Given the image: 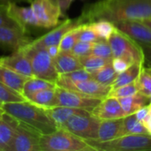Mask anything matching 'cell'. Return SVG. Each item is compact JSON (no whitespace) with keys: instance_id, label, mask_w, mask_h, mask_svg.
Here are the masks:
<instances>
[{"instance_id":"6da1fadb","label":"cell","mask_w":151,"mask_h":151,"mask_svg":"<svg viewBox=\"0 0 151 151\" xmlns=\"http://www.w3.org/2000/svg\"><path fill=\"white\" fill-rule=\"evenodd\" d=\"M83 23L106 19L112 23L151 18V0H100L86 6L80 16Z\"/></svg>"},{"instance_id":"7a4b0ae2","label":"cell","mask_w":151,"mask_h":151,"mask_svg":"<svg viewBox=\"0 0 151 151\" xmlns=\"http://www.w3.org/2000/svg\"><path fill=\"white\" fill-rule=\"evenodd\" d=\"M1 107L5 113L29 125L42 134H50L58 129L46 113L44 108L37 106L27 100L23 102L2 104Z\"/></svg>"},{"instance_id":"3957f363","label":"cell","mask_w":151,"mask_h":151,"mask_svg":"<svg viewBox=\"0 0 151 151\" xmlns=\"http://www.w3.org/2000/svg\"><path fill=\"white\" fill-rule=\"evenodd\" d=\"M41 151H96L82 138L64 128L42 134L40 139Z\"/></svg>"},{"instance_id":"277c9868","label":"cell","mask_w":151,"mask_h":151,"mask_svg":"<svg viewBox=\"0 0 151 151\" xmlns=\"http://www.w3.org/2000/svg\"><path fill=\"white\" fill-rule=\"evenodd\" d=\"M86 142L96 151H148L151 150V134H127L119 138L99 142L87 139Z\"/></svg>"},{"instance_id":"5b68a950","label":"cell","mask_w":151,"mask_h":151,"mask_svg":"<svg viewBox=\"0 0 151 151\" xmlns=\"http://www.w3.org/2000/svg\"><path fill=\"white\" fill-rule=\"evenodd\" d=\"M108 42L111 46L113 58H121L130 65L136 62L144 64V54L142 46L118 28H115L111 35Z\"/></svg>"},{"instance_id":"8992f818","label":"cell","mask_w":151,"mask_h":151,"mask_svg":"<svg viewBox=\"0 0 151 151\" xmlns=\"http://www.w3.org/2000/svg\"><path fill=\"white\" fill-rule=\"evenodd\" d=\"M22 50L27 53L30 59L34 76L56 83L59 74L47 48H22Z\"/></svg>"},{"instance_id":"52a82bcc","label":"cell","mask_w":151,"mask_h":151,"mask_svg":"<svg viewBox=\"0 0 151 151\" xmlns=\"http://www.w3.org/2000/svg\"><path fill=\"white\" fill-rule=\"evenodd\" d=\"M29 3L40 27L51 28L58 25L63 12L60 0H30Z\"/></svg>"},{"instance_id":"ba28073f","label":"cell","mask_w":151,"mask_h":151,"mask_svg":"<svg viewBox=\"0 0 151 151\" xmlns=\"http://www.w3.org/2000/svg\"><path fill=\"white\" fill-rule=\"evenodd\" d=\"M100 122L101 119L94 116L92 113L76 114L71 117L62 128L83 140L97 139Z\"/></svg>"},{"instance_id":"9c48e42d","label":"cell","mask_w":151,"mask_h":151,"mask_svg":"<svg viewBox=\"0 0 151 151\" xmlns=\"http://www.w3.org/2000/svg\"><path fill=\"white\" fill-rule=\"evenodd\" d=\"M42 135V134L35 128L19 120L8 151H41L40 139Z\"/></svg>"},{"instance_id":"30bf717a","label":"cell","mask_w":151,"mask_h":151,"mask_svg":"<svg viewBox=\"0 0 151 151\" xmlns=\"http://www.w3.org/2000/svg\"><path fill=\"white\" fill-rule=\"evenodd\" d=\"M83 24L81 19H66L60 24L57 25L55 28L47 34L42 35L37 39H33L28 44L24 46L26 49H37V48H47L51 45H58L63 36L71 29Z\"/></svg>"},{"instance_id":"8fae6325","label":"cell","mask_w":151,"mask_h":151,"mask_svg":"<svg viewBox=\"0 0 151 151\" xmlns=\"http://www.w3.org/2000/svg\"><path fill=\"white\" fill-rule=\"evenodd\" d=\"M56 85L64 88L76 91L88 96L101 99L105 98L111 89V87L102 85L93 79L83 81H72L62 75L58 76Z\"/></svg>"},{"instance_id":"7c38bea8","label":"cell","mask_w":151,"mask_h":151,"mask_svg":"<svg viewBox=\"0 0 151 151\" xmlns=\"http://www.w3.org/2000/svg\"><path fill=\"white\" fill-rule=\"evenodd\" d=\"M56 92L58 105L82 109L90 113H92L93 110L103 100L101 98L88 96L76 91H73L58 86L56 87Z\"/></svg>"},{"instance_id":"4fadbf2b","label":"cell","mask_w":151,"mask_h":151,"mask_svg":"<svg viewBox=\"0 0 151 151\" xmlns=\"http://www.w3.org/2000/svg\"><path fill=\"white\" fill-rule=\"evenodd\" d=\"M32 37L17 27L0 25V48L16 51L32 41Z\"/></svg>"},{"instance_id":"5bb4252c","label":"cell","mask_w":151,"mask_h":151,"mask_svg":"<svg viewBox=\"0 0 151 151\" xmlns=\"http://www.w3.org/2000/svg\"><path fill=\"white\" fill-rule=\"evenodd\" d=\"M113 24L141 46H151V29L141 20H124Z\"/></svg>"},{"instance_id":"9a60e30c","label":"cell","mask_w":151,"mask_h":151,"mask_svg":"<svg viewBox=\"0 0 151 151\" xmlns=\"http://www.w3.org/2000/svg\"><path fill=\"white\" fill-rule=\"evenodd\" d=\"M7 12L16 24L27 34L31 28L40 27L31 6H19L17 3H9L7 4Z\"/></svg>"},{"instance_id":"2e32d148","label":"cell","mask_w":151,"mask_h":151,"mask_svg":"<svg viewBox=\"0 0 151 151\" xmlns=\"http://www.w3.org/2000/svg\"><path fill=\"white\" fill-rule=\"evenodd\" d=\"M92 114L101 120L119 119L127 116L119 99L111 96L104 98L93 110Z\"/></svg>"},{"instance_id":"e0dca14e","label":"cell","mask_w":151,"mask_h":151,"mask_svg":"<svg viewBox=\"0 0 151 151\" xmlns=\"http://www.w3.org/2000/svg\"><path fill=\"white\" fill-rule=\"evenodd\" d=\"M0 64L26 77L34 76L30 59L22 49L13 51L10 56L0 57Z\"/></svg>"},{"instance_id":"ac0fdd59","label":"cell","mask_w":151,"mask_h":151,"mask_svg":"<svg viewBox=\"0 0 151 151\" xmlns=\"http://www.w3.org/2000/svg\"><path fill=\"white\" fill-rule=\"evenodd\" d=\"M45 111L58 128H62L63 126L65 124V122L73 115L90 113V112H88L85 110H82V109L72 108V107L61 106V105H57V106H53L50 108H46Z\"/></svg>"},{"instance_id":"d6986e66","label":"cell","mask_w":151,"mask_h":151,"mask_svg":"<svg viewBox=\"0 0 151 151\" xmlns=\"http://www.w3.org/2000/svg\"><path fill=\"white\" fill-rule=\"evenodd\" d=\"M18 121L17 119L5 112L0 119V151H8L15 134Z\"/></svg>"},{"instance_id":"ffe728a7","label":"cell","mask_w":151,"mask_h":151,"mask_svg":"<svg viewBox=\"0 0 151 151\" xmlns=\"http://www.w3.org/2000/svg\"><path fill=\"white\" fill-rule=\"evenodd\" d=\"M122 126L123 119L101 120L98 129V137L96 140L106 142L123 136Z\"/></svg>"},{"instance_id":"44dd1931","label":"cell","mask_w":151,"mask_h":151,"mask_svg":"<svg viewBox=\"0 0 151 151\" xmlns=\"http://www.w3.org/2000/svg\"><path fill=\"white\" fill-rule=\"evenodd\" d=\"M53 60L58 74H65L83 68L80 58L71 51H60Z\"/></svg>"},{"instance_id":"7402d4cb","label":"cell","mask_w":151,"mask_h":151,"mask_svg":"<svg viewBox=\"0 0 151 151\" xmlns=\"http://www.w3.org/2000/svg\"><path fill=\"white\" fill-rule=\"evenodd\" d=\"M26 99L27 101L44 109L58 105L56 88H46V89L36 91L31 94L30 96H28Z\"/></svg>"},{"instance_id":"603a6c76","label":"cell","mask_w":151,"mask_h":151,"mask_svg":"<svg viewBox=\"0 0 151 151\" xmlns=\"http://www.w3.org/2000/svg\"><path fill=\"white\" fill-rule=\"evenodd\" d=\"M27 79L28 77L18 73L11 68L0 64V81L11 88L21 93L24 83Z\"/></svg>"},{"instance_id":"cb8c5ba5","label":"cell","mask_w":151,"mask_h":151,"mask_svg":"<svg viewBox=\"0 0 151 151\" xmlns=\"http://www.w3.org/2000/svg\"><path fill=\"white\" fill-rule=\"evenodd\" d=\"M118 99H119L124 111L126 112L127 116L134 114L142 107L147 105L148 103L150 104V97L145 96L139 92L133 96L120 97Z\"/></svg>"},{"instance_id":"d4e9b609","label":"cell","mask_w":151,"mask_h":151,"mask_svg":"<svg viewBox=\"0 0 151 151\" xmlns=\"http://www.w3.org/2000/svg\"><path fill=\"white\" fill-rule=\"evenodd\" d=\"M142 66H143V63L136 62L131 65L124 72L119 73L116 81L111 85V88H115L118 87H121V86L134 82L140 75Z\"/></svg>"},{"instance_id":"484cf974","label":"cell","mask_w":151,"mask_h":151,"mask_svg":"<svg viewBox=\"0 0 151 151\" xmlns=\"http://www.w3.org/2000/svg\"><path fill=\"white\" fill-rule=\"evenodd\" d=\"M56 87H57V85L55 82H51L47 80L33 76V77H29L24 83L21 94L24 96L25 98H27L28 96H30L31 94H33L36 91H39L42 89H46V88H56Z\"/></svg>"},{"instance_id":"4316f807","label":"cell","mask_w":151,"mask_h":151,"mask_svg":"<svg viewBox=\"0 0 151 151\" xmlns=\"http://www.w3.org/2000/svg\"><path fill=\"white\" fill-rule=\"evenodd\" d=\"M122 134L123 135L127 134H150L146 127L135 116V114L128 115L123 118V126H122Z\"/></svg>"},{"instance_id":"83f0119b","label":"cell","mask_w":151,"mask_h":151,"mask_svg":"<svg viewBox=\"0 0 151 151\" xmlns=\"http://www.w3.org/2000/svg\"><path fill=\"white\" fill-rule=\"evenodd\" d=\"M91 74L93 80H95L102 85L110 87H111V85L114 83L119 75V73L113 68L112 64H109L106 66L99 69L98 71L91 73Z\"/></svg>"},{"instance_id":"f1b7e54d","label":"cell","mask_w":151,"mask_h":151,"mask_svg":"<svg viewBox=\"0 0 151 151\" xmlns=\"http://www.w3.org/2000/svg\"><path fill=\"white\" fill-rule=\"evenodd\" d=\"M79 58L83 68H85L89 73H94L96 71H98L99 69L112 63V59H106V58L97 57L92 54L85 56V57H81Z\"/></svg>"},{"instance_id":"f546056e","label":"cell","mask_w":151,"mask_h":151,"mask_svg":"<svg viewBox=\"0 0 151 151\" xmlns=\"http://www.w3.org/2000/svg\"><path fill=\"white\" fill-rule=\"evenodd\" d=\"M139 93L145 96H151V67L142 66L139 77L135 81Z\"/></svg>"},{"instance_id":"4dcf8cb0","label":"cell","mask_w":151,"mask_h":151,"mask_svg":"<svg viewBox=\"0 0 151 151\" xmlns=\"http://www.w3.org/2000/svg\"><path fill=\"white\" fill-rule=\"evenodd\" d=\"M90 25L93 27L96 34L98 35V37L102 40H106V41H108L109 37L116 28L112 22L106 19H99L91 22Z\"/></svg>"},{"instance_id":"1f68e13d","label":"cell","mask_w":151,"mask_h":151,"mask_svg":"<svg viewBox=\"0 0 151 151\" xmlns=\"http://www.w3.org/2000/svg\"><path fill=\"white\" fill-rule=\"evenodd\" d=\"M27 99L24 96L11 88L10 87L6 86L3 82L0 81V104H6V103H16V102H23Z\"/></svg>"},{"instance_id":"d6a6232c","label":"cell","mask_w":151,"mask_h":151,"mask_svg":"<svg viewBox=\"0 0 151 151\" xmlns=\"http://www.w3.org/2000/svg\"><path fill=\"white\" fill-rule=\"evenodd\" d=\"M80 28H81V25L71 29L63 36V38L61 39L58 44L60 51H71L72 50L73 47L79 40L78 36H79Z\"/></svg>"},{"instance_id":"836d02e7","label":"cell","mask_w":151,"mask_h":151,"mask_svg":"<svg viewBox=\"0 0 151 151\" xmlns=\"http://www.w3.org/2000/svg\"><path fill=\"white\" fill-rule=\"evenodd\" d=\"M91 54L106 59H113V55L111 46L108 41L106 40H99L97 42H93Z\"/></svg>"},{"instance_id":"e575fe53","label":"cell","mask_w":151,"mask_h":151,"mask_svg":"<svg viewBox=\"0 0 151 151\" xmlns=\"http://www.w3.org/2000/svg\"><path fill=\"white\" fill-rule=\"evenodd\" d=\"M139 91H138L137 84L134 81V82H132V83L127 84V85H124V86H121V87L111 88L107 96L120 98V97H126V96H133V95H134V94H136Z\"/></svg>"},{"instance_id":"d590c367","label":"cell","mask_w":151,"mask_h":151,"mask_svg":"<svg viewBox=\"0 0 151 151\" xmlns=\"http://www.w3.org/2000/svg\"><path fill=\"white\" fill-rule=\"evenodd\" d=\"M78 39L81 41L88 42H95L99 40H102L96 34L90 23H83L81 25Z\"/></svg>"},{"instance_id":"8d00e7d4","label":"cell","mask_w":151,"mask_h":151,"mask_svg":"<svg viewBox=\"0 0 151 151\" xmlns=\"http://www.w3.org/2000/svg\"><path fill=\"white\" fill-rule=\"evenodd\" d=\"M92 44H93V42H88L78 40L77 42L74 44V46L73 47L71 52L78 58H81V57L90 55Z\"/></svg>"},{"instance_id":"74e56055","label":"cell","mask_w":151,"mask_h":151,"mask_svg":"<svg viewBox=\"0 0 151 151\" xmlns=\"http://www.w3.org/2000/svg\"><path fill=\"white\" fill-rule=\"evenodd\" d=\"M64 76L65 78L72 81H83L92 79V74L88 71H87L85 68H81L75 71H73L68 73L65 74H59Z\"/></svg>"},{"instance_id":"f35d334b","label":"cell","mask_w":151,"mask_h":151,"mask_svg":"<svg viewBox=\"0 0 151 151\" xmlns=\"http://www.w3.org/2000/svg\"><path fill=\"white\" fill-rule=\"evenodd\" d=\"M0 25L1 26H9V27H19L16 24V22L8 14L7 4H0Z\"/></svg>"},{"instance_id":"ab89813d","label":"cell","mask_w":151,"mask_h":151,"mask_svg":"<svg viewBox=\"0 0 151 151\" xmlns=\"http://www.w3.org/2000/svg\"><path fill=\"white\" fill-rule=\"evenodd\" d=\"M112 66L115 69V71L118 73H120L122 72H124L125 70H127L131 65L126 61L125 59L121 58H114L112 59Z\"/></svg>"},{"instance_id":"60d3db41","label":"cell","mask_w":151,"mask_h":151,"mask_svg":"<svg viewBox=\"0 0 151 151\" xmlns=\"http://www.w3.org/2000/svg\"><path fill=\"white\" fill-rule=\"evenodd\" d=\"M149 111H150V106H149V104H147V105L142 107L140 110H138L134 114H135L136 118L142 123H143V121H145L149 118Z\"/></svg>"},{"instance_id":"b9f144b4","label":"cell","mask_w":151,"mask_h":151,"mask_svg":"<svg viewBox=\"0 0 151 151\" xmlns=\"http://www.w3.org/2000/svg\"><path fill=\"white\" fill-rule=\"evenodd\" d=\"M144 54V63L151 67V46H142Z\"/></svg>"},{"instance_id":"7bdbcfd3","label":"cell","mask_w":151,"mask_h":151,"mask_svg":"<svg viewBox=\"0 0 151 151\" xmlns=\"http://www.w3.org/2000/svg\"><path fill=\"white\" fill-rule=\"evenodd\" d=\"M47 50L49 51V54L51 56L52 58H55L58 53L60 52V50H59V46L58 45H51V46H49L47 47Z\"/></svg>"},{"instance_id":"ee69618b","label":"cell","mask_w":151,"mask_h":151,"mask_svg":"<svg viewBox=\"0 0 151 151\" xmlns=\"http://www.w3.org/2000/svg\"><path fill=\"white\" fill-rule=\"evenodd\" d=\"M143 125L146 127V128L149 131V134H151V119L148 118L145 121H143Z\"/></svg>"},{"instance_id":"f6af8a7d","label":"cell","mask_w":151,"mask_h":151,"mask_svg":"<svg viewBox=\"0 0 151 151\" xmlns=\"http://www.w3.org/2000/svg\"><path fill=\"white\" fill-rule=\"evenodd\" d=\"M30 2V0H0L1 4H9V3H19V2Z\"/></svg>"},{"instance_id":"bcb514c9","label":"cell","mask_w":151,"mask_h":151,"mask_svg":"<svg viewBox=\"0 0 151 151\" xmlns=\"http://www.w3.org/2000/svg\"><path fill=\"white\" fill-rule=\"evenodd\" d=\"M143 24H145L147 27H149L151 29V18L150 19H142L141 20Z\"/></svg>"},{"instance_id":"7dc6e473","label":"cell","mask_w":151,"mask_h":151,"mask_svg":"<svg viewBox=\"0 0 151 151\" xmlns=\"http://www.w3.org/2000/svg\"><path fill=\"white\" fill-rule=\"evenodd\" d=\"M4 114V111L3 110V108L1 107V105H0V119L3 117V115Z\"/></svg>"},{"instance_id":"c3c4849f","label":"cell","mask_w":151,"mask_h":151,"mask_svg":"<svg viewBox=\"0 0 151 151\" xmlns=\"http://www.w3.org/2000/svg\"><path fill=\"white\" fill-rule=\"evenodd\" d=\"M149 106H150V111H149V118L151 119V104H149Z\"/></svg>"},{"instance_id":"681fc988","label":"cell","mask_w":151,"mask_h":151,"mask_svg":"<svg viewBox=\"0 0 151 151\" xmlns=\"http://www.w3.org/2000/svg\"><path fill=\"white\" fill-rule=\"evenodd\" d=\"M150 104H151V96H150Z\"/></svg>"},{"instance_id":"f907efd6","label":"cell","mask_w":151,"mask_h":151,"mask_svg":"<svg viewBox=\"0 0 151 151\" xmlns=\"http://www.w3.org/2000/svg\"><path fill=\"white\" fill-rule=\"evenodd\" d=\"M0 105H1V104H0Z\"/></svg>"}]
</instances>
